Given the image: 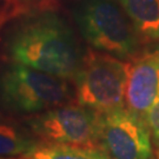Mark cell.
<instances>
[{"label": "cell", "instance_id": "cell-11", "mask_svg": "<svg viewBox=\"0 0 159 159\" xmlns=\"http://www.w3.org/2000/svg\"><path fill=\"white\" fill-rule=\"evenodd\" d=\"M145 121L157 145V151H159V99L151 106L148 113L145 114Z\"/></svg>", "mask_w": 159, "mask_h": 159}, {"label": "cell", "instance_id": "cell-8", "mask_svg": "<svg viewBox=\"0 0 159 159\" xmlns=\"http://www.w3.org/2000/svg\"><path fill=\"white\" fill-rule=\"evenodd\" d=\"M142 41L159 43V0H117Z\"/></svg>", "mask_w": 159, "mask_h": 159}, {"label": "cell", "instance_id": "cell-13", "mask_svg": "<svg viewBox=\"0 0 159 159\" xmlns=\"http://www.w3.org/2000/svg\"><path fill=\"white\" fill-rule=\"evenodd\" d=\"M157 159H159V151H157Z\"/></svg>", "mask_w": 159, "mask_h": 159}, {"label": "cell", "instance_id": "cell-2", "mask_svg": "<svg viewBox=\"0 0 159 159\" xmlns=\"http://www.w3.org/2000/svg\"><path fill=\"white\" fill-rule=\"evenodd\" d=\"M72 13L91 48L127 61L139 53L142 40L121 7L112 0H79Z\"/></svg>", "mask_w": 159, "mask_h": 159}, {"label": "cell", "instance_id": "cell-5", "mask_svg": "<svg viewBox=\"0 0 159 159\" xmlns=\"http://www.w3.org/2000/svg\"><path fill=\"white\" fill-rule=\"evenodd\" d=\"M25 125L41 144L100 148L99 112L79 104H65L32 114Z\"/></svg>", "mask_w": 159, "mask_h": 159}, {"label": "cell", "instance_id": "cell-3", "mask_svg": "<svg viewBox=\"0 0 159 159\" xmlns=\"http://www.w3.org/2000/svg\"><path fill=\"white\" fill-rule=\"evenodd\" d=\"M70 99L66 79L17 63L0 72V106L10 113H41L68 104Z\"/></svg>", "mask_w": 159, "mask_h": 159}, {"label": "cell", "instance_id": "cell-6", "mask_svg": "<svg viewBox=\"0 0 159 159\" xmlns=\"http://www.w3.org/2000/svg\"><path fill=\"white\" fill-rule=\"evenodd\" d=\"M151 131L127 107L99 113V146L112 159H152Z\"/></svg>", "mask_w": 159, "mask_h": 159}, {"label": "cell", "instance_id": "cell-1", "mask_svg": "<svg viewBox=\"0 0 159 159\" xmlns=\"http://www.w3.org/2000/svg\"><path fill=\"white\" fill-rule=\"evenodd\" d=\"M4 50L11 63L66 80L74 79L84 54L71 26L51 10L18 19L7 31Z\"/></svg>", "mask_w": 159, "mask_h": 159}, {"label": "cell", "instance_id": "cell-15", "mask_svg": "<svg viewBox=\"0 0 159 159\" xmlns=\"http://www.w3.org/2000/svg\"><path fill=\"white\" fill-rule=\"evenodd\" d=\"M0 23H1V14H0Z\"/></svg>", "mask_w": 159, "mask_h": 159}, {"label": "cell", "instance_id": "cell-14", "mask_svg": "<svg viewBox=\"0 0 159 159\" xmlns=\"http://www.w3.org/2000/svg\"><path fill=\"white\" fill-rule=\"evenodd\" d=\"M0 159H8V158H4V157H0Z\"/></svg>", "mask_w": 159, "mask_h": 159}, {"label": "cell", "instance_id": "cell-12", "mask_svg": "<svg viewBox=\"0 0 159 159\" xmlns=\"http://www.w3.org/2000/svg\"><path fill=\"white\" fill-rule=\"evenodd\" d=\"M11 4H23V2H31V1H34V0H6Z\"/></svg>", "mask_w": 159, "mask_h": 159}, {"label": "cell", "instance_id": "cell-10", "mask_svg": "<svg viewBox=\"0 0 159 159\" xmlns=\"http://www.w3.org/2000/svg\"><path fill=\"white\" fill-rule=\"evenodd\" d=\"M26 159H112L100 148L41 144Z\"/></svg>", "mask_w": 159, "mask_h": 159}, {"label": "cell", "instance_id": "cell-7", "mask_svg": "<svg viewBox=\"0 0 159 159\" xmlns=\"http://www.w3.org/2000/svg\"><path fill=\"white\" fill-rule=\"evenodd\" d=\"M129 63L126 107L145 119L159 99V47L139 52Z\"/></svg>", "mask_w": 159, "mask_h": 159}, {"label": "cell", "instance_id": "cell-9", "mask_svg": "<svg viewBox=\"0 0 159 159\" xmlns=\"http://www.w3.org/2000/svg\"><path fill=\"white\" fill-rule=\"evenodd\" d=\"M41 145L29 131L11 120L0 117V157H24L26 159Z\"/></svg>", "mask_w": 159, "mask_h": 159}, {"label": "cell", "instance_id": "cell-4", "mask_svg": "<svg viewBox=\"0 0 159 159\" xmlns=\"http://www.w3.org/2000/svg\"><path fill=\"white\" fill-rule=\"evenodd\" d=\"M130 63L89 48L74 77L77 104L106 113L126 107Z\"/></svg>", "mask_w": 159, "mask_h": 159}]
</instances>
